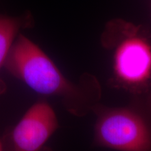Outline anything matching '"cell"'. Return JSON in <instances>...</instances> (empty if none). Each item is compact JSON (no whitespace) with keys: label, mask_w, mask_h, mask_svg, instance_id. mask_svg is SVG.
<instances>
[{"label":"cell","mask_w":151,"mask_h":151,"mask_svg":"<svg viewBox=\"0 0 151 151\" xmlns=\"http://www.w3.org/2000/svg\"><path fill=\"white\" fill-rule=\"evenodd\" d=\"M114 70L124 83L139 85L151 76V44L144 38L130 36L118 44L114 54Z\"/></svg>","instance_id":"obj_4"},{"label":"cell","mask_w":151,"mask_h":151,"mask_svg":"<svg viewBox=\"0 0 151 151\" xmlns=\"http://www.w3.org/2000/svg\"><path fill=\"white\" fill-rule=\"evenodd\" d=\"M58 128L51 105L41 99L34 103L1 141L5 151H51L47 143Z\"/></svg>","instance_id":"obj_2"},{"label":"cell","mask_w":151,"mask_h":151,"mask_svg":"<svg viewBox=\"0 0 151 151\" xmlns=\"http://www.w3.org/2000/svg\"><path fill=\"white\" fill-rule=\"evenodd\" d=\"M0 151H5L4 147L3 142L1 141V139H0Z\"/></svg>","instance_id":"obj_6"},{"label":"cell","mask_w":151,"mask_h":151,"mask_svg":"<svg viewBox=\"0 0 151 151\" xmlns=\"http://www.w3.org/2000/svg\"><path fill=\"white\" fill-rule=\"evenodd\" d=\"M4 67L38 94L62 97L73 111L83 101L82 90L71 83L52 60L37 45L19 35L13 44Z\"/></svg>","instance_id":"obj_1"},{"label":"cell","mask_w":151,"mask_h":151,"mask_svg":"<svg viewBox=\"0 0 151 151\" xmlns=\"http://www.w3.org/2000/svg\"><path fill=\"white\" fill-rule=\"evenodd\" d=\"M99 144L120 151H149L150 132L144 120L137 113L116 110L100 117L95 128Z\"/></svg>","instance_id":"obj_3"},{"label":"cell","mask_w":151,"mask_h":151,"mask_svg":"<svg viewBox=\"0 0 151 151\" xmlns=\"http://www.w3.org/2000/svg\"><path fill=\"white\" fill-rule=\"evenodd\" d=\"M33 19L29 14L12 17L0 14V69L4 67L16 35L22 29L32 26Z\"/></svg>","instance_id":"obj_5"}]
</instances>
